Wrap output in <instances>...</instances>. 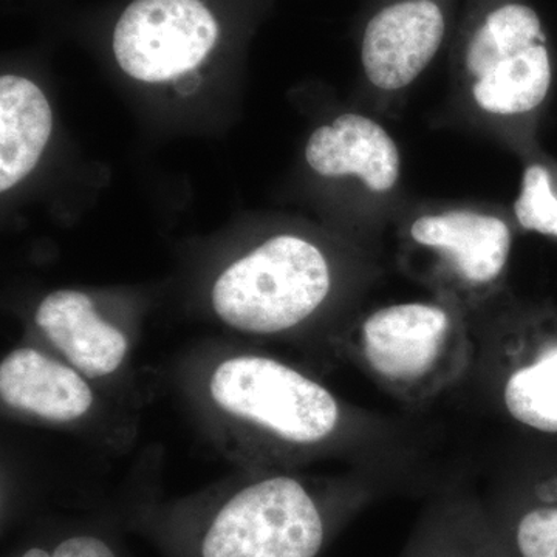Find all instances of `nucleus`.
Masks as SVG:
<instances>
[{
    "instance_id": "nucleus-1",
    "label": "nucleus",
    "mask_w": 557,
    "mask_h": 557,
    "mask_svg": "<svg viewBox=\"0 0 557 557\" xmlns=\"http://www.w3.org/2000/svg\"><path fill=\"white\" fill-rule=\"evenodd\" d=\"M358 350L379 383L417 401L457 380L471 344L460 307L418 300L370 313L358 329Z\"/></svg>"
},
{
    "instance_id": "nucleus-2",
    "label": "nucleus",
    "mask_w": 557,
    "mask_h": 557,
    "mask_svg": "<svg viewBox=\"0 0 557 557\" xmlns=\"http://www.w3.org/2000/svg\"><path fill=\"white\" fill-rule=\"evenodd\" d=\"M332 288L324 252L298 236H276L223 271L212 288L215 313L258 335L287 332L317 313Z\"/></svg>"
},
{
    "instance_id": "nucleus-3",
    "label": "nucleus",
    "mask_w": 557,
    "mask_h": 557,
    "mask_svg": "<svg viewBox=\"0 0 557 557\" xmlns=\"http://www.w3.org/2000/svg\"><path fill=\"white\" fill-rule=\"evenodd\" d=\"M401 239L406 270L458 307L490 298L507 276L512 233L498 215L429 212L413 219Z\"/></svg>"
},
{
    "instance_id": "nucleus-4",
    "label": "nucleus",
    "mask_w": 557,
    "mask_h": 557,
    "mask_svg": "<svg viewBox=\"0 0 557 557\" xmlns=\"http://www.w3.org/2000/svg\"><path fill=\"white\" fill-rule=\"evenodd\" d=\"M333 516L299 480L276 475L231 497L205 530L200 557H318Z\"/></svg>"
},
{
    "instance_id": "nucleus-5",
    "label": "nucleus",
    "mask_w": 557,
    "mask_h": 557,
    "mask_svg": "<svg viewBox=\"0 0 557 557\" xmlns=\"http://www.w3.org/2000/svg\"><path fill=\"white\" fill-rule=\"evenodd\" d=\"M209 392L220 409L287 445H319L343 420L332 392L276 359H226L212 372Z\"/></svg>"
},
{
    "instance_id": "nucleus-6",
    "label": "nucleus",
    "mask_w": 557,
    "mask_h": 557,
    "mask_svg": "<svg viewBox=\"0 0 557 557\" xmlns=\"http://www.w3.org/2000/svg\"><path fill=\"white\" fill-rule=\"evenodd\" d=\"M475 106L494 116L533 112L552 87L553 69L536 11L520 3L494 10L465 54Z\"/></svg>"
},
{
    "instance_id": "nucleus-7",
    "label": "nucleus",
    "mask_w": 557,
    "mask_h": 557,
    "mask_svg": "<svg viewBox=\"0 0 557 557\" xmlns=\"http://www.w3.org/2000/svg\"><path fill=\"white\" fill-rule=\"evenodd\" d=\"M219 39L218 21L200 0H134L113 33L127 75L164 83L200 65Z\"/></svg>"
},
{
    "instance_id": "nucleus-8",
    "label": "nucleus",
    "mask_w": 557,
    "mask_h": 557,
    "mask_svg": "<svg viewBox=\"0 0 557 557\" xmlns=\"http://www.w3.org/2000/svg\"><path fill=\"white\" fill-rule=\"evenodd\" d=\"M445 36V17L432 0H403L372 17L361 61L372 86L406 89L431 64Z\"/></svg>"
},
{
    "instance_id": "nucleus-9",
    "label": "nucleus",
    "mask_w": 557,
    "mask_h": 557,
    "mask_svg": "<svg viewBox=\"0 0 557 557\" xmlns=\"http://www.w3.org/2000/svg\"><path fill=\"white\" fill-rule=\"evenodd\" d=\"M306 160L321 177H357L376 194L394 189L401 175L395 139L380 123L358 113H344L318 127L307 143Z\"/></svg>"
},
{
    "instance_id": "nucleus-10",
    "label": "nucleus",
    "mask_w": 557,
    "mask_h": 557,
    "mask_svg": "<svg viewBox=\"0 0 557 557\" xmlns=\"http://www.w3.org/2000/svg\"><path fill=\"white\" fill-rule=\"evenodd\" d=\"M35 321L76 370L89 379L110 375L126 357V336L97 313L84 293H51L39 304Z\"/></svg>"
},
{
    "instance_id": "nucleus-11",
    "label": "nucleus",
    "mask_w": 557,
    "mask_h": 557,
    "mask_svg": "<svg viewBox=\"0 0 557 557\" xmlns=\"http://www.w3.org/2000/svg\"><path fill=\"white\" fill-rule=\"evenodd\" d=\"M0 397L10 408L50 421L78 420L94 405L91 388L78 372L28 347L3 358Z\"/></svg>"
},
{
    "instance_id": "nucleus-12",
    "label": "nucleus",
    "mask_w": 557,
    "mask_h": 557,
    "mask_svg": "<svg viewBox=\"0 0 557 557\" xmlns=\"http://www.w3.org/2000/svg\"><path fill=\"white\" fill-rule=\"evenodd\" d=\"M497 383L502 406L516 423L557 434V339L533 348L522 341L502 344Z\"/></svg>"
},
{
    "instance_id": "nucleus-13",
    "label": "nucleus",
    "mask_w": 557,
    "mask_h": 557,
    "mask_svg": "<svg viewBox=\"0 0 557 557\" xmlns=\"http://www.w3.org/2000/svg\"><path fill=\"white\" fill-rule=\"evenodd\" d=\"M53 112L46 95L32 81L16 75L0 78V189L16 186L46 150Z\"/></svg>"
},
{
    "instance_id": "nucleus-14",
    "label": "nucleus",
    "mask_w": 557,
    "mask_h": 557,
    "mask_svg": "<svg viewBox=\"0 0 557 557\" xmlns=\"http://www.w3.org/2000/svg\"><path fill=\"white\" fill-rule=\"evenodd\" d=\"M485 518L507 557H557V482L507 494Z\"/></svg>"
},
{
    "instance_id": "nucleus-15",
    "label": "nucleus",
    "mask_w": 557,
    "mask_h": 557,
    "mask_svg": "<svg viewBox=\"0 0 557 557\" xmlns=\"http://www.w3.org/2000/svg\"><path fill=\"white\" fill-rule=\"evenodd\" d=\"M401 557H507L483 509L446 504L421 523Z\"/></svg>"
},
{
    "instance_id": "nucleus-16",
    "label": "nucleus",
    "mask_w": 557,
    "mask_h": 557,
    "mask_svg": "<svg viewBox=\"0 0 557 557\" xmlns=\"http://www.w3.org/2000/svg\"><path fill=\"white\" fill-rule=\"evenodd\" d=\"M515 214L523 230L557 239V189L545 164L533 163L523 171Z\"/></svg>"
},
{
    "instance_id": "nucleus-17",
    "label": "nucleus",
    "mask_w": 557,
    "mask_h": 557,
    "mask_svg": "<svg viewBox=\"0 0 557 557\" xmlns=\"http://www.w3.org/2000/svg\"><path fill=\"white\" fill-rule=\"evenodd\" d=\"M16 557H119L108 542L89 534L64 539L51 548L32 547Z\"/></svg>"
}]
</instances>
